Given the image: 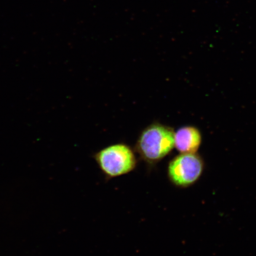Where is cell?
<instances>
[{"label":"cell","instance_id":"cell-1","mask_svg":"<svg viewBox=\"0 0 256 256\" xmlns=\"http://www.w3.org/2000/svg\"><path fill=\"white\" fill-rule=\"evenodd\" d=\"M174 147V131L160 123L150 124L140 133L135 146L140 158L149 165L158 164Z\"/></svg>","mask_w":256,"mask_h":256},{"label":"cell","instance_id":"cell-4","mask_svg":"<svg viewBox=\"0 0 256 256\" xmlns=\"http://www.w3.org/2000/svg\"><path fill=\"white\" fill-rule=\"evenodd\" d=\"M201 142L200 131L194 126L182 127L174 132V147L180 153H196Z\"/></svg>","mask_w":256,"mask_h":256},{"label":"cell","instance_id":"cell-2","mask_svg":"<svg viewBox=\"0 0 256 256\" xmlns=\"http://www.w3.org/2000/svg\"><path fill=\"white\" fill-rule=\"evenodd\" d=\"M94 158L106 178L111 179L130 174L135 170V152L126 144H115L95 154Z\"/></svg>","mask_w":256,"mask_h":256},{"label":"cell","instance_id":"cell-3","mask_svg":"<svg viewBox=\"0 0 256 256\" xmlns=\"http://www.w3.org/2000/svg\"><path fill=\"white\" fill-rule=\"evenodd\" d=\"M204 168L203 160L196 153H181L168 163V178L176 187H190L199 180Z\"/></svg>","mask_w":256,"mask_h":256}]
</instances>
